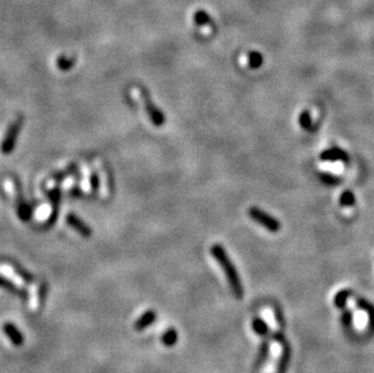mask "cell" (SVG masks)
<instances>
[{
	"mask_svg": "<svg viewBox=\"0 0 374 373\" xmlns=\"http://www.w3.org/2000/svg\"><path fill=\"white\" fill-rule=\"evenodd\" d=\"M211 254H212L213 258L216 259L217 263L219 264L222 269H223L224 275H225L226 280H228V284L230 286L231 291H233L234 296L236 298H242L244 296V289H242V284H241V279H240L239 274H237V270L235 267H234L233 262L231 259L229 258L228 253L224 249V248L222 245H213L211 248Z\"/></svg>",
	"mask_w": 374,
	"mask_h": 373,
	"instance_id": "6da1fadb",
	"label": "cell"
},
{
	"mask_svg": "<svg viewBox=\"0 0 374 373\" xmlns=\"http://www.w3.org/2000/svg\"><path fill=\"white\" fill-rule=\"evenodd\" d=\"M133 91H135L136 96L138 97V99L142 102V104H143L144 109H146V113L148 114V118L151 122V124L155 125L156 127H160V126L164 125L165 123H166V117H165L164 112H161V110L159 109L158 105L151 101L149 92L147 91L144 87L139 86L135 87Z\"/></svg>",
	"mask_w": 374,
	"mask_h": 373,
	"instance_id": "7a4b0ae2",
	"label": "cell"
},
{
	"mask_svg": "<svg viewBox=\"0 0 374 373\" xmlns=\"http://www.w3.org/2000/svg\"><path fill=\"white\" fill-rule=\"evenodd\" d=\"M6 187H9L10 192H11L12 198L15 200V205H16V212L17 216L21 221L27 222L32 217V206L25 201V197H23L22 188H21L19 181L15 178H9L6 181Z\"/></svg>",
	"mask_w": 374,
	"mask_h": 373,
	"instance_id": "3957f363",
	"label": "cell"
},
{
	"mask_svg": "<svg viewBox=\"0 0 374 373\" xmlns=\"http://www.w3.org/2000/svg\"><path fill=\"white\" fill-rule=\"evenodd\" d=\"M22 126H23L22 117L16 118L15 122H12L11 124L9 125V127H7L6 132H5L4 135V138H2L1 141V145H0V150H1L2 154L7 155V154H11L12 151H14Z\"/></svg>",
	"mask_w": 374,
	"mask_h": 373,
	"instance_id": "277c9868",
	"label": "cell"
},
{
	"mask_svg": "<svg viewBox=\"0 0 374 373\" xmlns=\"http://www.w3.org/2000/svg\"><path fill=\"white\" fill-rule=\"evenodd\" d=\"M247 213H249V218H252L254 222L258 223L259 225H262V227L267 229V230L272 231V233H276V231H278L281 229V223L278 222L275 217H273L272 215L263 211L262 208L256 206L249 207Z\"/></svg>",
	"mask_w": 374,
	"mask_h": 373,
	"instance_id": "5b68a950",
	"label": "cell"
},
{
	"mask_svg": "<svg viewBox=\"0 0 374 373\" xmlns=\"http://www.w3.org/2000/svg\"><path fill=\"white\" fill-rule=\"evenodd\" d=\"M66 222L69 227L74 229L76 233H79L82 238L89 239L92 236V229L90 228L84 221L80 220L78 216L74 215V213H68V215H67Z\"/></svg>",
	"mask_w": 374,
	"mask_h": 373,
	"instance_id": "8992f818",
	"label": "cell"
},
{
	"mask_svg": "<svg viewBox=\"0 0 374 373\" xmlns=\"http://www.w3.org/2000/svg\"><path fill=\"white\" fill-rule=\"evenodd\" d=\"M2 332L5 333V336L10 339L14 346L21 347L25 343V337H23L22 332L20 331V328L17 327L15 323H5L2 325Z\"/></svg>",
	"mask_w": 374,
	"mask_h": 373,
	"instance_id": "52a82bcc",
	"label": "cell"
},
{
	"mask_svg": "<svg viewBox=\"0 0 374 373\" xmlns=\"http://www.w3.org/2000/svg\"><path fill=\"white\" fill-rule=\"evenodd\" d=\"M320 159L324 161H344L347 163L349 161V154L339 147H332V148L322 151Z\"/></svg>",
	"mask_w": 374,
	"mask_h": 373,
	"instance_id": "ba28073f",
	"label": "cell"
},
{
	"mask_svg": "<svg viewBox=\"0 0 374 373\" xmlns=\"http://www.w3.org/2000/svg\"><path fill=\"white\" fill-rule=\"evenodd\" d=\"M49 199H50L51 201V213L46 223H48V227H51V225L53 224V222L57 220V216H58L59 199H61V190H59V187H55L50 193H49Z\"/></svg>",
	"mask_w": 374,
	"mask_h": 373,
	"instance_id": "9c48e42d",
	"label": "cell"
},
{
	"mask_svg": "<svg viewBox=\"0 0 374 373\" xmlns=\"http://www.w3.org/2000/svg\"><path fill=\"white\" fill-rule=\"evenodd\" d=\"M96 166L97 170H99L100 174V186L102 187L103 190V197H108L110 193V177H109V172H108L107 167H105L104 163H103L100 159H96Z\"/></svg>",
	"mask_w": 374,
	"mask_h": 373,
	"instance_id": "30bf717a",
	"label": "cell"
},
{
	"mask_svg": "<svg viewBox=\"0 0 374 373\" xmlns=\"http://www.w3.org/2000/svg\"><path fill=\"white\" fill-rule=\"evenodd\" d=\"M156 320V311L153 309L147 310L146 313L142 314L141 316L137 319V321L135 323V330L136 331H144L146 328H148L149 326L153 325Z\"/></svg>",
	"mask_w": 374,
	"mask_h": 373,
	"instance_id": "8fae6325",
	"label": "cell"
},
{
	"mask_svg": "<svg viewBox=\"0 0 374 373\" xmlns=\"http://www.w3.org/2000/svg\"><path fill=\"white\" fill-rule=\"evenodd\" d=\"M0 289L7 290L10 293L17 296V297L21 298V299H23V300L27 299L28 298L27 291L21 289V287H19V286H16V285H15L14 282L11 281V280L1 276V275H0Z\"/></svg>",
	"mask_w": 374,
	"mask_h": 373,
	"instance_id": "7c38bea8",
	"label": "cell"
},
{
	"mask_svg": "<svg viewBox=\"0 0 374 373\" xmlns=\"http://www.w3.org/2000/svg\"><path fill=\"white\" fill-rule=\"evenodd\" d=\"M356 303H357V307L365 310V313L368 315V331L371 334H374V305L362 298H358Z\"/></svg>",
	"mask_w": 374,
	"mask_h": 373,
	"instance_id": "4fadbf2b",
	"label": "cell"
},
{
	"mask_svg": "<svg viewBox=\"0 0 374 373\" xmlns=\"http://www.w3.org/2000/svg\"><path fill=\"white\" fill-rule=\"evenodd\" d=\"M76 169H78V164H75V163L66 166L63 170H61V171L56 172L55 174H52V177L50 178V181L48 182V186H56V184L59 183V182L63 181L64 178H67L69 174H72L73 172H75Z\"/></svg>",
	"mask_w": 374,
	"mask_h": 373,
	"instance_id": "5bb4252c",
	"label": "cell"
},
{
	"mask_svg": "<svg viewBox=\"0 0 374 373\" xmlns=\"http://www.w3.org/2000/svg\"><path fill=\"white\" fill-rule=\"evenodd\" d=\"M282 346V354H281L280 360H278L277 364V373H286L288 369V365H290V359H291V348L290 344L287 342L281 344Z\"/></svg>",
	"mask_w": 374,
	"mask_h": 373,
	"instance_id": "9a60e30c",
	"label": "cell"
},
{
	"mask_svg": "<svg viewBox=\"0 0 374 373\" xmlns=\"http://www.w3.org/2000/svg\"><path fill=\"white\" fill-rule=\"evenodd\" d=\"M269 354H270L269 343H268V342H263L262 346H260L259 348V351H258L256 362H254V369H260V367L267 362L268 357H269Z\"/></svg>",
	"mask_w": 374,
	"mask_h": 373,
	"instance_id": "2e32d148",
	"label": "cell"
},
{
	"mask_svg": "<svg viewBox=\"0 0 374 373\" xmlns=\"http://www.w3.org/2000/svg\"><path fill=\"white\" fill-rule=\"evenodd\" d=\"M299 125L301 126L303 130L309 131V132L315 131L313 119H311V114L309 110H303V112L300 113V115H299Z\"/></svg>",
	"mask_w": 374,
	"mask_h": 373,
	"instance_id": "e0dca14e",
	"label": "cell"
},
{
	"mask_svg": "<svg viewBox=\"0 0 374 373\" xmlns=\"http://www.w3.org/2000/svg\"><path fill=\"white\" fill-rule=\"evenodd\" d=\"M178 341V333L176 328L170 327L165 331V333L161 336V342L165 347H174Z\"/></svg>",
	"mask_w": 374,
	"mask_h": 373,
	"instance_id": "ac0fdd59",
	"label": "cell"
},
{
	"mask_svg": "<svg viewBox=\"0 0 374 373\" xmlns=\"http://www.w3.org/2000/svg\"><path fill=\"white\" fill-rule=\"evenodd\" d=\"M252 328L256 332V334L260 337H265L269 334V326H268L267 323L260 318L253 319V321H252Z\"/></svg>",
	"mask_w": 374,
	"mask_h": 373,
	"instance_id": "d6986e66",
	"label": "cell"
},
{
	"mask_svg": "<svg viewBox=\"0 0 374 373\" xmlns=\"http://www.w3.org/2000/svg\"><path fill=\"white\" fill-rule=\"evenodd\" d=\"M350 296H351V291L350 290H342L334 296V305L339 309H344V307L347 305L348 300H349Z\"/></svg>",
	"mask_w": 374,
	"mask_h": 373,
	"instance_id": "ffe728a7",
	"label": "cell"
},
{
	"mask_svg": "<svg viewBox=\"0 0 374 373\" xmlns=\"http://www.w3.org/2000/svg\"><path fill=\"white\" fill-rule=\"evenodd\" d=\"M194 22L199 27H202V25H212L213 20L206 11H203V10H198L194 14Z\"/></svg>",
	"mask_w": 374,
	"mask_h": 373,
	"instance_id": "44dd1931",
	"label": "cell"
},
{
	"mask_svg": "<svg viewBox=\"0 0 374 373\" xmlns=\"http://www.w3.org/2000/svg\"><path fill=\"white\" fill-rule=\"evenodd\" d=\"M76 60L74 57H67V56H59L57 58V64L58 69L62 72H67L71 71L74 66H75Z\"/></svg>",
	"mask_w": 374,
	"mask_h": 373,
	"instance_id": "7402d4cb",
	"label": "cell"
},
{
	"mask_svg": "<svg viewBox=\"0 0 374 373\" xmlns=\"http://www.w3.org/2000/svg\"><path fill=\"white\" fill-rule=\"evenodd\" d=\"M355 202H356V198L351 190H344V192L342 193V195H340L339 198V204L342 205L343 207L354 206Z\"/></svg>",
	"mask_w": 374,
	"mask_h": 373,
	"instance_id": "603a6c76",
	"label": "cell"
},
{
	"mask_svg": "<svg viewBox=\"0 0 374 373\" xmlns=\"http://www.w3.org/2000/svg\"><path fill=\"white\" fill-rule=\"evenodd\" d=\"M247 63L252 69L259 68L263 64V55L260 52H257V51H251L247 55Z\"/></svg>",
	"mask_w": 374,
	"mask_h": 373,
	"instance_id": "cb8c5ba5",
	"label": "cell"
},
{
	"mask_svg": "<svg viewBox=\"0 0 374 373\" xmlns=\"http://www.w3.org/2000/svg\"><path fill=\"white\" fill-rule=\"evenodd\" d=\"M352 313L350 310L345 309L342 311V316H340V321H342V325L344 327V330L347 332H350L352 330Z\"/></svg>",
	"mask_w": 374,
	"mask_h": 373,
	"instance_id": "d4e9b609",
	"label": "cell"
},
{
	"mask_svg": "<svg viewBox=\"0 0 374 373\" xmlns=\"http://www.w3.org/2000/svg\"><path fill=\"white\" fill-rule=\"evenodd\" d=\"M10 264H11V267H12V268H14L15 272H16L17 274H19L20 276L22 277L23 280H25V281L29 282V284H32V282L34 281V277H33V275L30 274L29 272L25 270V269L22 268V267H20L19 264H16V263H10Z\"/></svg>",
	"mask_w": 374,
	"mask_h": 373,
	"instance_id": "484cf974",
	"label": "cell"
},
{
	"mask_svg": "<svg viewBox=\"0 0 374 373\" xmlns=\"http://www.w3.org/2000/svg\"><path fill=\"white\" fill-rule=\"evenodd\" d=\"M319 177L320 179H321V182H324V184H328V186H334V184L340 183V181H342L339 177L333 176V174H324V172L320 174Z\"/></svg>",
	"mask_w": 374,
	"mask_h": 373,
	"instance_id": "4316f807",
	"label": "cell"
},
{
	"mask_svg": "<svg viewBox=\"0 0 374 373\" xmlns=\"http://www.w3.org/2000/svg\"><path fill=\"white\" fill-rule=\"evenodd\" d=\"M90 179H91V189L92 192H96L97 189H99V186H100V178H99V174H97V172L95 171V170H92L91 171V174H90Z\"/></svg>",
	"mask_w": 374,
	"mask_h": 373,
	"instance_id": "83f0119b",
	"label": "cell"
}]
</instances>
